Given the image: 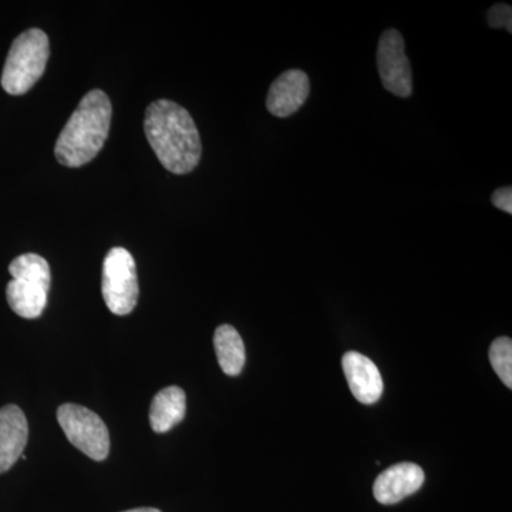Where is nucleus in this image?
Segmentation results:
<instances>
[{
    "instance_id": "obj_5",
    "label": "nucleus",
    "mask_w": 512,
    "mask_h": 512,
    "mask_svg": "<svg viewBox=\"0 0 512 512\" xmlns=\"http://www.w3.org/2000/svg\"><path fill=\"white\" fill-rule=\"evenodd\" d=\"M57 421L67 440L87 457L103 461L109 456V429L92 410L79 404L66 403L57 410Z\"/></svg>"
},
{
    "instance_id": "obj_14",
    "label": "nucleus",
    "mask_w": 512,
    "mask_h": 512,
    "mask_svg": "<svg viewBox=\"0 0 512 512\" xmlns=\"http://www.w3.org/2000/svg\"><path fill=\"white\" fill-rule=\"evenodd\" d=\"M490 362L494 372L503 380L508 389L512 387V340L495 339L490 348Z\"/></svg>"
},
{
    "instance_id": "obj_15",
    "label": "nucleus",
    "mask_w": 512,
    "mask_h": 512,
    "mask_svg": "<svg viewBox=\"0 0 512 512\" xmlns=\"http://www.w3.org/2000/svg\"><path fill=\"white\" fill-rule=\"evenodd\" d=\"M488 25L494 29H507L512 32V9L510 5H495L488 10Z\"/></svg>"
},
{
    "instance_id": "obj_12",
    "label": "nucleus",
    "mask_w": 512,
    "mask_h": 512,
    "mask_svg": "<svg viewBox=\"0 0 512 512\" xmlns=\"http://www.w3.org/2000/svg\"><path fill=\"white\" fill-rule=\"evenodd\" d=\"M187 413V397L177 386L167 387L154 397L150 407L151 429L156 433H167L184 420Z\"/></svg>"
},
{
    "instance_id": "obj_10",
    "label": "nucleus",
    "mask_w": 512,
    "mask_h": 512,
    "mask_svg": "<svg viewBox=\"0 0 512 512\" xmlns=\"http://www.w3.org/2000/svg\"><path fill=\"white\" fill-rule=\"evenodd\" d=\"M29 426L25 413L15 404L0 409V474L6 473L28 444Z\"/></svg>"
},
{
    "instance_id": "obj_1",
    "label": "nucleus",
    "mask_w": 512,
    "mask_h": 512,
    "mask_svg": "<svg viewBox=\"0 0 512 512\" xmlns=\"http://www.w3.org/2000/svg\"><path fill=\"white\" fill-rule=\"evenodd\" d=\"M144 130L165 170L178 175L188 174L200 164V131L191 114L180 104L170 100L151 103L146 111Z\"/></svg>"
},
{
    "instance_id": "obj_2",
    "label": "nucleus",
    "mask_w": 512,
    "mask_h": 512,
    "mask_svg": "<svg viewBox=\"0 0 512 512\" xmlns=\"http://www.w3.org/2000/svg\"><path fill=\"white\" fill-rule=\"evenodd\" d=\"M111 114L106 93H87L57 138V161L64 167L79 168L96 158L109 137Z\"/></svg>"
},
{
    "instance_id": "obj_8",
    "label": "nucleus",
    "mask_w": 512,
    "mask_h": 512,
    "mask_svg": "<svg viewBox=\"0 0 512 512\" xmlns=\"http://www.w3.org/2000/svg\"><path fill=\"white\" fill-rule=\"evenodd\" d=\"M311 92L308 74L302 70H288L272 83L266 97L269 113L286 119L301 109Z\"/></svg>"
},
{
    "instance_id": "obj_7",
    "label": "nucleus",
    "mask_w": 512,
    "mask_h": 512,
    "mask_svg": "<svg viewBox=\"0 0 512 512\" xmlns=\"http://www.w3.org/2000/svg\"><path fill=\"white\" fill-rule=\"evenodd\" d=\"M377 69L384 89L397 97L413 93V73L403 36L389 29L380 36L377 46Z\"/></svg>"
},
{
    "instance_id": "obj_13",
    "label": "nucleus",
    "mask_w": 512,
    "mask_h": 512,
    "mask_svg": "<svg viewBox=\"0 0 512 512\" xmlns=\"http://www.w3.org/2000/svg\"><path fill=\"white\" fill-rule=\"evenodd\" d=\"M214 348L222 372L228 376H238L245 366V345L238 330L231 325H221L215 330Z\"/></svg>"
},
{
    "instance_id": "obj_6",
    "label": "nucleus",
    "mask_w": 512,
    "mask_h": 512,
    "mask_svg": "<svg viewBox=\"0 0 512 512\" xmlns=\"http://www.w3.org/2000/svg\"><path fill=\"white\" fill-rule=\"evenodd\" d=\"M103 298L114 315L134 311L138 301V279L133 255L124 248L110 249L103 264Z\"/></svg>"
},
{
    "instance_id": "obj_16",
    "label": "nucleus",
    "mask_w": 512,
    "mask_h": 512,
    "mask_svg": "<svg viewBox=\"0 0 512 512\" xmlns=\"http://www.w3.org/2000/svg\"><path fill=\"white\" fill-rule=\"evenodd\" d=\"M491 202L498 210L512 214V190L511 187H503L494 191L491 195Z\"/></svg>"
},
{
    "instance_id": "obj_9",
    "label": "nucleus",
    "mask_w": 512,
    "mask_h": 512,
    "mask_svg": "<svg viewBox=\"0 0 512 512\" xmlns=\"http://www.w3.org/2000/svg\"><path fill=\"white\" fill-rule=\"evenodd\" d=\"M423 483V468L414 463H399L377 477L373 494L380 504H397L419 491Z\"/></svg>"
},
{
    "instance_id": "obj_17",
    "label": "nucleus",
    "mask_w": 512,
    "mask_h": 512,
    "mask_svg": "<svg viewBox=\"0 0 512 512\" xmlns=\"http://www.w3.org/2000/svg\"><path fill=\"white\" fill-rule=\"evenodd\" d=\"M124 512H161L157 510V508H134V510L124 511Z\"/></svg>"
},
{
    "instance_id": "obj_11",
    "label": "nucleus",
    "mask_w": 512,
    "mask_h": 512,
    "mask_svg": "<svg viewBox=\"0 0 512 512\" xmlns=\"http://www.w3.org/2000/svg\"><path fill=\"white\" fill-rule=\"evenodd\" d=\"M343 372L356 400L363 404L379 402L383 394V379L373 360L362 353L348 352L342 360Z\"/></svg>"
},
{
    "instance_id": "obj_3",
    "label": "nucleus",
    "mask_w": 512,
    "mask_h": 512,
    "mask_svg": "<svg viewBox=\"0 0 512 512\" xmlns=\"http://www.w3.org/2000/svg\"><path fill=\"white\" fill-rule=\"evenodd\" d=\"M12 281L6 288V298L12 311L25 319H36L47 305L50 289V266L43 256L20 255L9 265Z\"/></svg>"
},
{
    "instance_id": "obj_4",
    "label": "nucleus",
    "mask_w": 512,
    "mask_h": 512,
    "mask_svg": "<svg viewBox=\"0 0 512 512\" xmlns=\"http://www.w3.org/2000/svg\"><path fill=\"white\" fill-rule=\"evenodd\" d=\"M49 56V37L43 30L29 29L16 37L3 67V90L12 96L28 93L45 73Z\"/></svg>"
}]
</instances>
